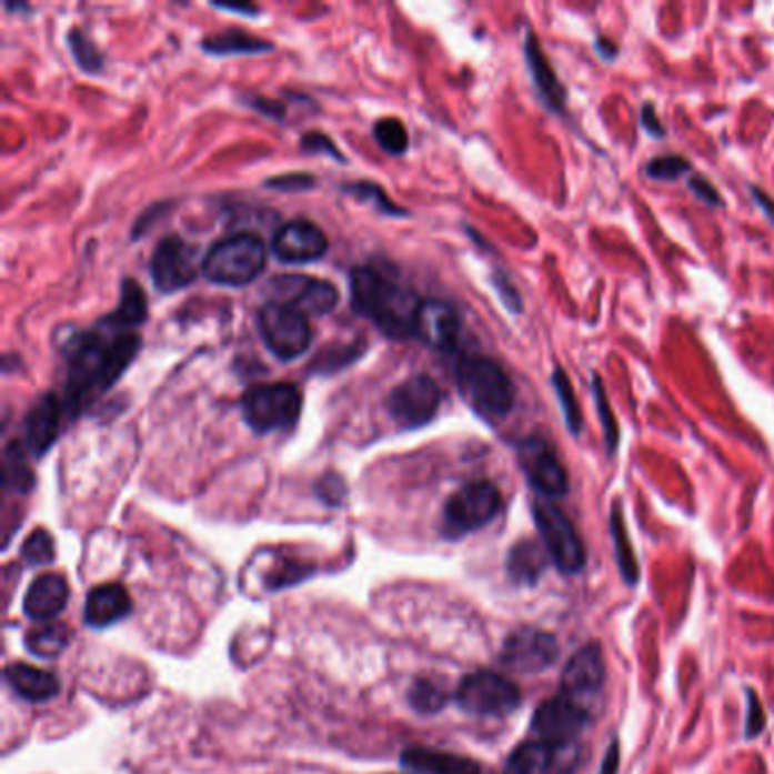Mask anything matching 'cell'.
Returning a JSON list of instances; mask_svg holds the SVG:
<instances>
[{
  "mask_svg": "<svg viewBox=\"0 0 774 774\" xmlns=\"http://www.w3.org/2000/svg\"><path fill=\"white\" fill-rule=\"evenodd\" d=\"M69 636L71 634L64 625H41V627H34L32 632H28L26 645L32 654L50 659V656H58L67 647Z\"/></svg>",
  "mask_w": 774,
  "mask_h": 774,
  "instance_id": "4dcf8cb0",
  "label": "cell"
},
{
  "mask_svg": "<svg viewBox=\"0 0 774 774\" xmlns=\"http://www.w3.org/2000/svg\"><path fill=\"white\" fill-rule=\"evenodd\" d=\"M402 765L416 774H482L473 758L430 747H409L402 754Z\"/></svg>",
  "mask_w": 774,
  "mask_h": 774,
  "instance_id": "603a6c76",
  "label": "cell"
},
{
  "mask_svg": "<svg viewBox=\"0 0 774 774\" xmlns=\"http://www.w3.org/2000/svg\"><path fill=\"white\" fill-rule=\"evenodd\" d=\"M552 386H554V393L559 398V406L563 411L567 432L577 436L582 432V428H584V416H582V409H580L573 382H571V378H567V373L561 366H556L554 373H552Z\"/></svg>",
  "mask_w": 774,
  "mask_h": 774,
  "instance_id": "f546056e",
  "label": "cell"
},
{
  "mask_svg": "<svg viewBox=\"0 0 774 774\" xmlns=\"http://www.w3.org/2000/svg\"><path fill=\"white\" fill-rule=\"evenodd\" d=\"M257 325H260V334L269 350L282 361H291L304 354L314 339L312 325H309L306 316L298 312V309L278 302H271L260 309Z\"/></svg>",
  "mask_w": 774,
  "mask_h": 774,
  "instance_id": "ba28073f",
  "label": "cell"
},
{
  "mask_svg": "<svg viewBox=\"0 0 774 774\" xmlns=\"http://www.w3.org/2000/svg\"><path fill=\"white\" fill-rule=\"evenodd\" d=\"M525 58H527V67L532 71V80H534V84H536V89H539L545 105L552 112H563V108H565V89L559 82L550 60L543 53L541 41L536 39L534 32H530L527 39H525Z\"/></svg>",
  "mask_w": 774,
  "mask_h": 774,
  "instance_id": "cb8c5ba5",
  "label": "cell"
},
{
  "mask_svg": "<svg viewBox=\"0 0 774 774\" xmlns=\"http://www.w3.org/2000/svg\"><path fill=\"white\" fill-rule=\"evenodd\" d=\"M3 473H6V486L8 489H14L19 493H28L34 484V478H32V471L28 466V461L23 456V445L19 443H10L6 448V466H3Z\"/></svg>",
  "mask_w": 774,
  "mask_h": 774,
  "instance_id": "1f68e13d",
  "label": "cell"
},
{
  "mask_svg": "<svg viewBox=\"0 0 774 774\" xmlns=\"http://www.w3.org/2000/svg\"><path fill=\"white\" fill-rule=\"evenodd\" d=\"M461 321L456 309L443 300H423L416 319L414 336L439 352H452L456 348Z\"/></svg>",
  "mask_w": 774,
  "mask_h": 774,
  "instance_id": "d6986e66",
  "label": "cell"
},
{
  "mask_svg": "<svg viewBox=\"0 0 774 774\" xmlns=\"http://www.w3.org/2000/svg\"><path fill=\"white\" fill-rule=\"evenodd\" d=\"M582 761V747L573 743L530 741L515 747L504 774H573Z\"/></svg>",
  "mask_w": 774,
  "mask_h": 774,
  "instance_id": "4fadbf2b",
  "label": "cell"
},
{
  "mask_svg": "<svg viewBox=\"0 0 774 774\" xmlns=\"http://www.w3.org/2000/svg\"><path fill=\"white\" fill-rule=\"evenodd\" d=\"M141 350V336L119 330L98 328L93 332L76 334L67 345L69 378H67V409L80 414L82 406L114 386L128 371L132 359Z\"/></svg>",
  "mask_w": 774,
  "mask_h": 774,
  "instance_id": "6da1fadb",
  "label": "cell"
},
{
  "mask_svg": "<svg viewBox=\"0 0 774 774\" xmlns=\"http://www.w3.org/2000/svg\"><path fill=\"white\" fill-rule=\"evenodd\" d=\"M591 722V713L563 695L545 700L532 717V732L539 741L573 743Z\"/></svg>",
  "mask_w": 774,
  "mask_h": 774,
  "instance_id": "e0dca14e",
  "label": "cell"
},
{
  "mask_svg": "<svg viewBox=\"0 0 774 774\" xmlns=\"http://www.w3.org/2000/svg\"><path fill=\"white\" fill-rule=\"evenodd\" d=\"M269 293L273 302L298 309L304 316L330 314L341 298L332 282L306 275H278L269 282Z\"/></svg>",
  "mask_w": 774,
  "mask_h": 774,
  "instance_id": "5bb4252c",
  "label": "cell"
},
{
  "mask_svg": "<svg viewBox=\"0 0 774 774\" xmlns=\"http://www.w3.org/2000/svg\"><path fill=\"white\" fill-rule=\"evenodd\" d=\"M248 102H250V108H252V110L264 112L267 117H273V119H282V117H284V105H280V102L264 100V98H260V96H252Z\"/></svg>",
  "mask_w": 774,
  "mask_h": 774,
  "instance_id": "bcb514c9",
  "label": "cell"
},
{
  "mask_svg": "<svg viewBox=\"0 0 774 774\" xmlns=\"http://www.w3.org/2000/svg\"><path fill=\"white\" fill-rule=\"evenodd\" d=\"M545 563H547V556L539 543L521 541L511 547L506 567H509V575L513 582L534 584L541 577V573L545 571Z\"/></svg>",
  "mask_w": 774,
  "mask_h": 774,
  "instance_id": "83f0119b",
  "label": "cell"
},
{
  "mask_svg": "<svg viewBox=\"0 0 774 774\" xmlns=\"http://www.w3.org/2000/svg\"><path fill=\"white\" fill-rule=\"evenodd\" d=\"M556 654H559V645L552 634L543 630H534V627H523L519 632H513L504 641L500 652V663L513 670V673L534 675L550 667Z\"/></svg>",
  "mask_w": 774,
  "mask_h": 774,
  "instance_id": "2e32d148",
  "label": "cell"
},
{
  "mask_svg": "<svg viewBox=\"0 0 774 774\" xmlns=\"http://www.w3.org/2000/svg\"><path fill=\"white\" fill-rule=\"evenodd\" d=\"M688 187H691V191L702 200V202H706V204H711V208H720V204H725V202H722V195H720V191L706 180V178H702V175H695V178H691V182H688Z\"/></svg>",
  "mask_w": 774,
  "mask_h": 774,
  "instance_id": "b9f144b4",
  "label": "cell"
},
{
  "mask_svg": "<svg viewBox=\"0 0 774 774\" xmlns=\"http://www.w3.org/2000/svg\"><path fill=\"white\" fill-rule=\"evenodd\" d=\"M217 10H223V12H234V14H250V17H257L260 14V8H254V6H225V3H214Z\"/></svg>",
  "mask_w": 774,
  "mask_h": 774,
  "instance_id": "681fc988",
  "label": "cell"
},
{
  "mask_svg": "<svg viewBox=\"0 0 774 774\" xmlns=\"http://www.w3.org/2000/svg\"><path fill=\"white\" fill-rule=\"evenodd\" d=\"M456 384L463 400L486 421H502L515 406L511 378L486 354H463L456 364Z\"/></svg>",
  "mask_w": 774,
  "mask_h": 774,
  "instance_id": "3957f363",
  "label": "cell"
},
{
  "mask_svg": "<svg viewBox=\"0 0 774 774\" xmlns=\"http://www.w3.org/2000/svg\"><path fill=\"white\" fill-rule=\"evenodd\" d=\"M493 284H495L497 295L502 298V302H504V306L509 309V312L521 314L523 312V298H521L519 291H515V287L509 282V278L504 273H495Z\"/></svg>",
  "mask_w": 774,
  "mask_h": 774,
  "instance_id": "ab89813d",
  "label": "cell"
},
{
  "mask_svg": "<svg viewBox=\"0 0 774 774\" xmlns=\"http://www.w3.org/2000/svg\"><path fill=\"white\" fill-rule=\"evenodd\" d=\"M328 245L325 232L309 221H291L273 237V254L284 264L319 262Z\"/></svg>",
  "mask_w": 774,
  "mask_h": 774,
  "instance_id": "ac0fdd59",
  "label": "cell"
},
{
  "mask_svg": "<svg viewBox=\"0 0 774 774\" xmlns=\"http://www.w3.org/2000/svg\"><path fill=\"white\" fill-rule=\"evenodd\" d=\"M302 409V395L298 386L289 382L252 386L241 398V416L245 425L257 434H271L289 430L298 423Z\"/></svg>",
  "mask_w": 774,
  "mask_h": 774,
  "instance_id": "5b68a950",
  "label": "cell"
},
{
  "mask_svg": "<svg viewBox=\"0 0 774 774\" xmlns=\"http://www.w3.org/2000/svg\"><path fill=\"white\" fill-rule=\"evenodd\" d=\"M6 680L12 691L28 702H46L60 693V682L53 673L26 663H12L6 670Z\"/></svg>",
  "mask_w": 774,
  "mask_h": 774,
  "instance_id": "d4e9b609",
  "label": "cell"
},
{
  "mask_svg": "<svg viewBox=\"0 0 774 774\" xmlns=\"http://www.w3.org/2000/svg\"><path fill=\"white\" fill-rule=\"evenodd\" d=\"M456 704L473 715H506L521 704V688L493 670H478L463 677Z\"/></svg>",
  "mask_w": 774,
  "mask_h": 774,
  "instance_id": "30bf717a",
  "label": "cell"
},
{
  "mask_svg": "<svg viewBox=\"0 0 774 774\" xmlns=\"http://www.w3.org/2000/svg\"><path fill=\"white\" fill-rule=\"evenodd\" d=\"M69 602V584L62 575L58 573H46L39 575L23 600L26 615L32 621H53L56 615L62 613V609Z\"/></svg>",
  "mask_w": 774,
  "mask_h": 774,
  "instance_id": "44dd1931",
  "label": "cell"
},
{
  "mask_svg": "<svg viewBox=\"0 0 774 774\" xmlns=\"http://www.w3.org/2000/svg\"><path fill=\"white\" fill-rule=\"evenodd\" d=\"M267 260L264 241L257 234L241 232L221 239L208 250L202 257V275L214 284L245 287L264 273Z\"/></svg>",
  "mask_w": 774,
  "mask_h": 774,
  "instance_id": "277c9868",
  "label": "cell"
},
{
  "mask_svg": "<svg viewBox=\"0 0 774 774\" xmlns=\"http://www.w3.org/2000/svg\"><path fill=\"white\" fill-rule=\"evenodd\" d=\"M765 727V713H763V706L756 697V693L747 691V725H745V736L747 738H754L763 732Z\"/></svg>",
  "mask_w": 774,
  "mask_h": 774,
  "instance_id": "60d3db41",
  "label": "cell"
},
{
  "mask_svg": "<svg viewBox=\"0 0 774 774\" xmlns=\"http://www.w3.org/2000/svg\"><path fill=\"white\" fill-rule=\"evenodd\" d=\"M62 423V402L56 393H43L23 421V445L32 456H43L58 441Z\"/></svg>",
  "mask_w": 774,
  "mask_h": 774,
  "instance_id": "ffe728a7",
  "label": "cell"
},
{
  "mask_svg": "<svg viewBox=\"0 0 774 774\" xmlns=\"http://www.w3.org/2000/svg\"><path fill=\"white\" fill-rule=\"evenodd\" d=\"M502 497L495 484L480 480L461 486L443 509V532L452 539L486 527L500 513Z\"/></svg>",
  "mask_w": 774,
  "mask_h": 774,
  "instance_id": "8992f818",
  "label": "cell"
},
{
  "mask_svg": "<svg viewBox=\"0 0 774 774\" xmlns=\"http://www.w3.org/2000/svg\"><path fill=\"white\" fill-rule=\"evenodd\" d=\"M515 456H519V466L525 473L527 482L545 497H561L567 493V473L563 463L556 456V450L552 443L543 436H527L515 448Z\"/></svg>",
  "mask_w": 774,
  "mask_h": 774,
  "instance_id": "7c38bea8",
  "label": "cell"
},
{
  "mask_svg": "<svg viewBox=\"0 0 774 774\" xmlns=\"http://www.w3.org/2000/svg\"><path fill=\"white\" fill-rule=\"evenodd\" d=\"M56 556V545L53 539L48 536V532L37 530L28 536V541L23 543V559L32 565H43L50 563Z\"/></svg>",
  "mask_w": 774,
  "mask_h": 774,
  "instance_id": "74e56055",
  "label": "cell"
},
{
  "mask_svg": "<svg viewBox=\"0 0 774 774\" xmlns=\"http://www.w3.org/2000/svg\"><path fill=\"white\" fill-rule=\"evenodd\" d=\"M198 273H202L200 264V250L180 239V237H167L158 243L150 260V278L152 284L162 293H175L184 287H189Z\"/></svg>",
  "mask_w": 774,
  "mask_h": 774,
  "instance_id": "8fae6325",
  "label": "cell"
},
{
  "mask_svg": "<svg viewBox=\"0 0 774 774\" xmlns=\"http://www.w3.org/2000/svg\"><path fill=\"white\" fill-rule=\"evenodd\" d=\"M752 195H754V200L758 202V208L767 214V219L774 223V198H770L767 193H763L761 189H752Z\"/></svg>",
  "mask_w": 774,
  "mask_h": 774,
  "instance_id": "c3c4849f",
  "label": "cell"
},
{
  "mask_svg": "<svg viewBox=\"0 0 774 774\" xmlns=\"http://www.w3.org/2000/svg\"><path fill=\"white\" fill-rule=\"evenodd\" d=\"M691 171V164L682 154H659L645 167V175L659 182H673Z\"/></svg>",
  "mask_w": 774,
  "mask_h": 774,
  "instance_id": "d590c367",
  "label": "cell"
},
{
  "mask_svg": "<svg viewBox=\"0 0 774 774\" xmlns=\"http://www.w3.org/2000/svg\"><path fill=\"white\" fill-rule=\"evenodd\" d=\"M302 148L309 150V152H330L332 158L339 160V162L345 160L343 154L336 150V145L332 143V139H328L325 134H319V132H312V134L302 137Z\"/></svg>",
  "mask_w": 774,
  "mask_h": 774,
  "instance_id": "ee69618b",
  "label": "cell"
},
{
  "mask_svg": "<svg viewBox=\"0 0 774 774\" xmlns=\"http://www.w3.org/2000/svg\"><path fill=\"white\" fill-rule=\"evenodd\" d=\"M267 187L282 189V191H300V189H309V187H314V175H306V173L280 175V178L269 180V182H267Z\"/></svg>",
  "mask_w": 774,
  "mask_h": 774,
  "instance_id": "7bdbcfd3",
  "label": "cell"
},
{
  "mask_svg": "<svg viewBox=\"0 0 774 774\" xmlns=\"http://www.w3.org/2000/svg\"><path fill=\"white\" fill-rule=\"evenodd\" d=\"M132 600L121 584H105L89 593L84 604V623L89 627H110L130 613Z\"/></svg>",
  "mask_w": 774,
  "mask_h": 774,
  "instance_id": "7402d4cb",
  "label": "cell"
},
{
  "mask_svg": "<svg viewBox=\"0 0 774 774\" xmlns=\"http://www.w3.org/2000/svg\"><path fill=\"white\" fill-rule=\"evenodd\" d=\"M641 121H643V130H645L647 134H652V137H656V139H661V137L665 134V128H663V123L659 121V117H656V112H654V108H652V102H645V105H643Z\"/></svg>",
  "mask_w": 774,
  "mask_h": 774,
  "instance_id": "f6af8a7d",
  "label": "cell"
},
{
  "mask_svg": "<svg viewBox=\"0 0 774 774\" xmlns=\"http://www.w3.org/2000/svg\"><path fill=\"white\" fill-rule=\"evenodd\" d=\"M202 50L210 56H257L273 50V43L260 37H252L245 30L230 28L204 39Z\"/></svg>",
  "mask_w": 774,
  "mask_h": 774,
  "instance_id": "4316f807",
  "label": "cell"
},
{
  "mask_svg": "<svg viewBox=\"0 0 774 774\" xmlns=\"http://www.w3.org/2000/svg\"><path fill=\"white\" fill-rule=\"evenodd\" d=\"M604 677L606 667L602 652L595 643H589L567 659L561 673V695L591 713V704L597 702L604 688Z\"/></svg>",
  "mask_w": 774,
  "mask_h": 774,
  "instance_id": "9a60e30c",
  "label": "cell"
},
{
  "mask_svg": "<svg viewBox=\"0 0 774 774\" xmlns=\"http://www.w3.org/2000/svg\"><path fill=\"white\" fill-rule=\"evenodd\" d=\"M148 319V300L139 282L134 280H123L121 284V302L117 306V312L110 314L102 325L112 330H132L145 323Z\"/></svg>",
  "mask_w": 774,
  "mask_h": 774,
  "instance_id": "484cf974",
  "label": "cell"
},
{
  "mask_svg": "<svg viewBox=\"0 0 774 774\" xmlns=\"http://www.w3.org/2000/svg\"><path fill=\"white\" fill-rule=\"evenodd\" d=\"M373 137H375L378 145L382 150H386L389 154H402L409 145V132H406L404 123L398 119H391V117L375 123Z\"/></svg>",
  "mask_w": 774,
  "mask_h": 774,
  "instance_id": "e575fe53",
  "label": "cell"
},
{
  "mask_svg": "<svg viewBox=\"0 0 774 774\" xmlns=\"http://www.w3.org/2000/svg\"><path fill=\"white\" fill-rule=\"evenodd\" d=\"M409 702L421 713H436L448 704V693L432 682H416L409 691Z\"/></svg>",
  "mask_w": 774,
  "mask_h": 774,
  "instance_id": "8d00e7d4",
  "label": "cell"
},
{
  "mask_svg": "<svg viewBox=\"0 0 774 774\" xmlns=\"http://www.w3.org/2000/svg\"><path fill=\"white\" fill-rule=\"evenodd\" d=\"M534 521L545 543V550L561 573H577L584 567V543L571 519L550 500H536Z\"/></svg>",
  "mask_w": 774,
  "mask_h": 774,
  "instance_id": "52a82bcc",
  "label": "cell"
},
{
  "mask_svg": "<svg viewBox=\"0 0 774 774\" xmlns=\"http://www.w3.org/2000/svg\"><path fill=\"white\" fill-rule=\"evenodd\" d=\"M617 765H621V747H617V741H613L604 754L600 774H617Z\"/></svg>",
  "mask_w": 774,
  "mask_h": 774,
  "instance_id": "7dc6e473",
  "label": "cell"
},
{
  "mask_svg": "<svg viewBox=\"0 0 774 774\" xmlns=\"http://www.w3.org/2000/svg\"><path fill=\"white\" fill-rule=\"evenodd\" d=\"M350 300L354 312L373 321L391 339L414 336L423 300L393 273L375 267H356L350 273Z\"/></svg>",
  "mask_w": 774,
  "mask_h": 774,
  "instance_id": "7a4b0ae2",
  "label": "cell"
},
{
  "mask_svg": "<svg viewBox=\"0 0 774 774\" xmlns=\"http://www.w3.org/2000/svg\"><path fill=\"white\" fill-rule=\"evenodd\" d=\"M69 48H71V56L76 60V64L87 71V73H98L102 69V64H105V60H102V53L98 50V46L80 30V28H71L69 30Z\"/></svg>",
  "mask_w": 774,
  "mask_h": 774,
  "instance_id": "836d02e7",
  "label": "cell"
},
{
  "mask_svg": "<svg viewBox=\"0 0 774 774\" xmlns=\"http://www.w3.org/2000/svg\"><path fill=\"white\" fill-rule=\"evenodd\" d=\"M609 530H611V539H613V547H615V561L621 565V573L625 577V582L636 584L639 582V561L630 541V532L623 519V509L621 504H613L611 509V519H609Z\"/></svg>",
  "mask_w": 774,
  "mask_h": 774,
  "instance_id": "f1b7e54d",
  "label": "cell"
},
{
  "mask_svg": "<svg viewBox=\"0 0 774 774\" xmlns=\"http://www.w3.org/2000/svg\"><path fill=\"white\" fill-rule=\"evenodd\" d=\"M441 402V386L430 375H414L389 393L386 409L402 430H419L436 419Z\"/></svg>",
  "mask_w": 774,
  "mask_h": 774,
  "instance_id": "9c48e42d",
  "label": "cell"
},
{
  "mask_svg": "<svg viewBox=\"0 0 774 774\" xmlns=\"http://www.w3.org/2000/svg\"><path fill=\"white\" fill-rule=\"evenodd\" d=\"M348 191L350 193H354V195H359V198H364V200H369L371 195L375 198V202H378V208L384 212V214H393V217H404L406 212L404 210H400L398 208V204H393L389 198H386V193L378 187V184H371V182H356V184H350L348 187Z\"/></svg>",
  "mask_w": 774,
  "mask_h": 774,
  "instance_id": "f35d334b",
  "label": "cell"
},
{
  "mask_svg": "<svg viewBox=\"0 0 774 774\" xmlns=\"http://www.w3.org/2000/svg\"><path fill=\"white\" fill-rule=\"evenodd\" d=\"M593 398H595V409L600 416V425L604 432V441H606V450L613 454L617 450V443H621V430H617V421L611 409V402L606 398L604 384L600 380L597 373H593Z\"/></svg>",
  "mask_w": 774,
  "mask_h": 774,
  "instance_id": "d6a6232c",
  "label": "cell"
}]
</instances>
